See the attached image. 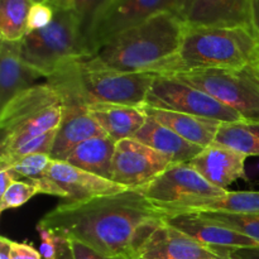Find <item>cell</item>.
I'll return each mask as SVG.
<instances>
[{"label": "cell", "mask_w": 259, "mask_h": 259, "mask_svg": "<svg viewBox=\"0 0 259 259\" xmlns=\"http://www.w3.org/2000/svg\"><path fill=\"white\" fill-rule=\"evenodd\" d=\"M9 240L7 237L0 238V259H12Z\"/></svg>", "instance_id": "cell-39"}, {"label": "cell", "mask_w": 259, "mask_h": 259, "mask_svg": "<svg viewBox=\"0 0 259 259\" xmlns=\"http://www.w3.org/2000/svg\"><path fill=\"white\" fill-rule=\"evenodd\" d=\"M137 259H144V258H137Z\"/></svg>", "instance_id": "cell-42"}, {"label": "cell", "mask_w": 259, "mask_h": 259, "mask_svg": "<svg viewBox=\"0 0 259 259\" xmlns=\"http://www.w3.org/2000/svg\"><path fill=\"white\" fill-rule=\"evenodd\" d=\"M138 258L144 259H227L218 250L201 244L163 223L144 244Z\"/></svg>", "instance_id": "cell-13"}, {"label": "cell", "mask_w": 259, "mask_h": 259, "mask_svg": "<svg viewBox=\"0 0 259 259\" xmlns=\"http://www.w3.org/2000/svg\"><path fill=\"white\" fill-rule=\"evenodd\" d=\"M52 163L53 158L51 154L35 153L23 157L10 167H13L14 171L23 179L35 181V180H42L48 176Z\"/></svg>", "instance_id": "cell-29"}, {"label": "cell", "mask_w": 259, "mask_h": 259, "mask_svg": "<svg viewBox=\"0 0 259 259\" xmlns=\"http://www.w3.org/2000/svg\"><path fill=\"white\" fill-rule=\"evenodd\" d=\"M164 223L215 250L228 249V248L259 247L258 243L250 238L211 220L205 219L197 212L166 215Z\"/></svg>", "instance_id": "cell-12"}, {"label": "cell", "mask_w": 259, "mask_h": 259, "mask_svg": "<svg viewBox=\"0 0 259 259\" xmlns=\"http://www.w3.org/2000/svg\"><path fill=\"white\" fill-rule=\"evenodd\" d=\"M139 190L164 215L196 212L228 192L210 184L190 163L169 164L166 171Z\"/></svg>", "instance_id": "cell-5"}, {"label": "cell", "mask_w": 259, "mask_h": 259, "mask_svg": "<svg viewBox=\"0 0 259 259\" xmlns=\"http://www.w3.org/2000/svg\"><path fill=\"white\" fill-rule=\"evenodd\" d=\"M43 77L22 60V40L0 43V109Z\"/></svg>", "instance_id": "cell-17"}, {"label": "cell", "mask_w": 259, "mask_h": 259, "mask_svg": "<svg viewBox=\"0 0 259 259\" xmlns=\"http://www.w3.org/2000/svg\"><path fill=\"white\" fill-rule=\"evenodd\" d=\"M57 259H75L72 250L70 247V240L67 238L60 235V243H58V255Z\"/></svg>", "instance_id": "cell-37"}, {"label": "cell", "mask_w": 259, "mask_h": 259, "mask_svg": "<svg viewBox=\"0 0 259 259\" xmlns=\"http://www.w3.org/2000/svg\"><path fill=\"white\" fill-rule=\"evenodd\" d=\"M209 94L245 120L259 121V66L207 68L167 75Z\"/></svg>", "instance_id": "cell-7"}, {"label": "cell", "mask_w": 259, "mask_h": 259, "mask_svg": "<svg viewBox=\"0 0 259 259\" xmlns=\"http://www.w3.org/2000/svg\"><path fill=\"white\" fill-rule=\"evenodd\" d=\"M205 219L235 230L259 244V214H234L223 211H199Z\"/></svg>", "instance_id": "cell-27"}, {"label": "cell", "mask_w": 259, "mask_h": 259, "mask_svg": "<svg viewBox=\"0 0 259 259\" xmlns=\"http://www.w3.org/2000/svg\"><path fill=\"white\" fill-rule=\"evenodd\" d=\"M57 104L63 101L48 81L27 89L0 109V138Z\"/></svg>", "instance_id": "cell-14"}, {"label": "cell", "mask_w": 259, "mask_h": 259, "mask_svg": "<svg viewBox=\"0 0 259 259\" xmlns=\"http://www.w3.org/2000/svg\"><path fill=\"white\" fill-rule=\"evenodd\" d=\"M146 106L211 119L220 123L243 120L238 111L209 94L163 75H157L154 78L147 95Z\"/></svg>", "instance_id": "cell-8"}, {"label": "cell", "mask_w": 259, "mask_h": 259, "mask_svg": "<svg viewBox=\"0 0 259 259\" xmlns=\"http://www.w3.org/2000/svg\"><path fill=\"white\" fill-rule=\"evenodd\" d=\"M245 159L233 149L212 143L189 163L210 184L227 190L237 180L245 179Z\"/></svg>", "instance_id": "cell-16"}, {"label": "cell", "mask_w": 259, "mask_h": 259, "mask_svg": "<svg viewBox=\"0 0 259 259\" xmlns=\"http://www.w3.org/2000/svg\"><path fill=\"white\" fill-rule=\"evenodd\" d=\"M194 3L195 0H177V15H179L184 22L186 20L187 15H189Z\"/></svg>", "instance_id": "cell-38"}, {"label": "cell", "mask_w": 259, "mask_h": 259, "mask_svg": "<svg viewBox=\"0 0 259 259\" xmlns=\"http://www.w3.org/2000/svg\"><path fill=\"white\" fill-rule=\"evenodd\" d=\"M185 23L197 27L252 24V0H195Z\"/></svg>", "instance_id": "cell-18"}, {"label": "cell", "mask_w": 259, "mask_h": 259, "mask_svg": "<svg viewBox=\"0 0 259 259\" xmlns=\"http://www.w3.org/2000/svg\"><path fill=\"white\" fill-rule=\"evenodd\" d=\"M156 76L153 72H121L93 56H80L61 65L47 81L60 94L63 104L86 108L96 104L143 108Z\"/></svg>", "instance_id": "cell-2"}, {"label": "cell", "mask_w": 259, "mask_h": 259, "mask_svg": "<svg viewBox=\"0 0 259 259\" xmlns=\"http://www.w3.org/2000/svg\"><path fill=\"white\" fill-rule=\"evenodd\" d=\"M217 250L227 259H259V247L228 248Z\"/></svg>", "instance_id": "cell-35"}, {"label": "cell", "mask_w": 259, "mask_h": 259, "mask_svg": "<svg viewBox=\"0 0 259 259\" xmlns=\"http://www.w3.org/2000/svg\"><path fill=\"white\" fill-rule=\"evenodd\" d=\"M259 63V34L253 25L197 27L185 23L180 50L157 66L156 75L207 68L244 67Z\"/></svg>", "instance_id": "cell-3"}, {"label": "cell", "mask_w": 259, "mask_h": 259, "mask_svg": "<svg viewBox=\"0 0 259 259\" xmlns=\"http://www.w3.org/2000/svg\"><path fill=\"white\" fill-rule=\"evenodd\" d=\"M55 18V9L45 2H34L29 10L27 22V33L46 28Z\"/></svg>", "instance_id": "cell-31"}, {"label": "cell", "mask_w": 259, "mask_h": 259, "mask_svg": "<svg viewBox=\"0 0 259 259\" xmlns=\"http://www.w3.org/2000/svg\"><path fill=\"white\" fill-rule=\"evenodd\" d=\"M48 177L66 194L65 202L85 201L128 190L111 180L83 171L66 161L53 159Z\"/></svg>", "instance_id": "cell-11"}, {"label": "cell", "mask_w": 259, "mask_h": 259, "mask_svg": "<svg viewBox=\"0 0 259 259\" xmlns=\"http://www.w3.org/2000/svg\"><path fill=\"white\" fill-rule=\"evenodd\" d=\"M56 134H57V129H56V131L48 132V133L43 134V136L40 137H37V138L27 142V143H24L23 146L18 147V148L8 152V153L0 154V168L13 166V164L17 161H19L20 158L29 156V154H51L53 143H55Z\"/></svg>", "instance_id": "cell-28"}, {"label": "cell", "mask_w": 259, "mask_h": 259, "mask_svg": "<svg viewBox=\"0 0 259 259\" xmlns=\"http://www.w3.org/2000/svg\"><path fill=\"white\" fill-rule=\"evenodd\" d=\"M199 211L259 214V191H228L224 196L210 202Z\"/></svg>", "instance_id": "cell-26"}, {"label": "cell", "mask_w": 259, "mask_h": 259, "mask_svg": "<svg viewBox=\"0 0 259 259\" xmlns=\"http://www.w3.org/2000/svg\"><path fill=\"white\" fill-rule=\"evenodd\" d=\"M258 167H259V166H258Z\"/></svg>", "instance_id": "cell-45"}, {"label": "cell", "mask_w": 259, "mask_h": 259, "mask_svg": "<svg viewBox=\"0 0 259 259\" xmlns=\"http://www.w3.org/2000/svg\"><path fill=\"white\" fill-rule=\"evenodd\" d=\"M252 24L259 34V0H252Z\"/></svg>", "instance_id": "cell-40"}, {"label": "cell", "mask_w": 259, "mask_h": 259, "mask_svg": "<svg viewBox=\"0 0 259 259\" xmlns=\"http://www.w3.org/2000/svg\"><path fill=\"white\" fill-rule=\"evenodd\" d=\"M164 12L177 14V0H113L99 19L93 33V55L101 43L113 35Z\"/></svg>", "instance_id": "cell-10"}, {"label": "cell", "mask_w": 259, "mask_h": 259, "mask_svg": "<svg viewBox=\"0 0 259 259\" xmlns=\"http://www.w3.org/2000/svg\"><path fill=\"white\" fill-rule=\"evenodd\" d=\"M38 235L40 239L39 253L43 259H57L58 255V243H60V235L56 234L48 228L37 224L35 227Z\"/></svg>", "instance_id": "cell-32"}, {"label": "cell", "mask_w": 259, "mask_h": 259, "mask_svg": "<svg viewBox=\"0 0 259 259\" xmlns=\"http://www.w3.org/2000/svg\"><path fill=\"white\" fill-rule=\"evenodd\" d=\"M184 30L176 13H159L109 38L91 56L121 72H152L179 52Z\"/></svg>", "instance_id": "cell-4"}, {"label": "cell", "mask_w": 259, "mask_h": 259, "mask_svg": "<svg viewBox=\"0 0 259 259\" xmlns=\"http://www.w3.org/2000/svg\"><path fill=\"white\" fill-rule=\"evenodd\" d=\"M104 134L89 108L75 104H63L62 121L57 129L51 157L56 161H66L78 144Z\"/></svg>", "instance_id": "cell-15"}, {"label": "cell", "mask_w": 259, "mask_h": 259, "mask_svg": "<svg viewBox=\"0 0 259 259\" xmlns=\"http://www.w3.org/2000/svg\"><path fill=\"white\" fill-rule=\"evenodd\" d=\"M212 143L227 147L245 157L259 156V121L222 123Z\"/></svg>", "instance_id": "cell-23"}, {"label": "cell", "mask_w": 259, "mask_h": 259, "mask_svg": "<svg viewBox=\"0 0 259 259\" xmlns=\"http://www.w3.org/2000/svg\"><path fill=\"white\" fill-rule=\"evenodd\" d=\"M113 0H66V9L71 10L77 20L81 38L89 56L93 55L91 38L96 24Z\"/></svg>", "instance_id": "cell-25"}, {"label": "cell", "mask_w": 259, "mask_h": 259, "mask_svg": "<svg viewBox=\"0 0 259 259\" xmlns=\"http://www.w3.org/2000/svg\"><path fill=\"white\" fill-rule=\"evenodd\" d=\"M80 56H89L77 20L71 10H55L52 23L27 33L22 39V60L48 78L61 65Z\"/></svg>", "instance_id": "cell-6"}, {"label": "cell", "mask_w": 259, "mask_h": 259, "mask_svg": "<svg viewBox=\"0 0 259 259\" xmlns=\"http://www.w3.org/2000/svg\"><path fill=\"white\" fill-rule=\"evenodd\" d=\"M172 162L134 138L116 142L111 181L126 189H142L166 171Z\"/></svg>", "instance_id": "cell-9"}, {"label": "cell", "mask_w": 259, "mask_h": 259, "mask_svg": "<svg viewBox=\"0 0 259 259\" xmlns=\"http://www.w3.org/2000/svg\"><path fill=\"white\" fill-rule=\"evenodd\" d=\"M116 142L109 136L94 137L78 144L66 162L83 171L111 180V166Z\"/></svg>", "instance_id": "cell-22"}, {"label": "cell", "mask_w": 259, "mask_h": 259, "mask_svg": "<svg viewBox=\"0 0 259 259\" xmlns=\"http://www.w3.org/2000/svg\"><path fill=\"white\" fill-rule=\"evenodd\" d=\"M35 0H0V38L18 42L27 34L29 10Z\"/></svg>", "instance_id": "cell-24"}, {"label": "cell", "mask_w": 259, "mask_h": 259, "mask_svg": "<svg viewBox=\"0 0 259 259\" xmlns=\"http://www.w3.org/2000/svg\"><path fill=\"white\" fill-rule=\"evenodd\" d=\"M35 2H40V0H35Z\"/></svg>", "instance_id": "cell-43"}, {"label": "cell", "mask_w": 259, "mask_h": 259, "mask_svg": "<svg viewBox=\"0 0 259 259\" xmlns=\"http://www.w3.org/2000/svg\"><path fill=\"white\" fill-rule=\"evenodd\" d=\"M38 194L39 189L37 185L30 182L29 180L27 181L17 180L0 196V211L4 212L8 209H18Z\"/></svg>", "instance_id": "cell-30"}, {"label": "cell", "mask_w": 259, "mask_h": 259, "mask_svg": "<svg viewBox=\"0 0 259 259\" xmlns=\"http://www.w3.org/2000/svg\"><path fill=\"white\" fill-rule=\"evenodd\" d=\"M9 247L12 259H43L39 250L28 243L9 240Z\"/></svg>", "instance_id": "cell-34"}, {"label": "cell", "mask_w": 259, "mask_h": 259, "mask_svg": "<svg viewBox=\"0 0 259 259\" xmlns=\"http://www.w3.org/2000/svg\"><path fill=\"white\" fill-rule=\"evenodd\" d=\"M19 175L14 171L13 167H3L0 168V196L8 190V187L14 181L19 180Z\"/></svg>", "instance_id": "cell-36"}, {"label": "cell", "mask_w": 259, "mask_h": 259, "mask_svg": "<svg viewBox=\"0 0 259 259\" xmlns=\"http://www.w3.org/2000/svg\"><path fill=\"white\" fill-rule=\"evenodd\" d=\"M166 215L139 189L56 206L38 222L56 234L75 239L105 255L139 257Z\"/></svg>", "instance_id": "cell-1"}, {"label": "cell", "mask_w": 259, "mask_h": 259, "mask_svg": "<svg viewBox=\"0 0 259 259\" xmlns=\"http://www.w3.org/2000/svg\"><path fill=\"white\" fill-rule=\"evenodd\" d=\"M70 240V247L72 250L73 258L75 259H129L123 255H105L101 253L96 252L95 249L90 248L89 245L83 244V243L78 242L75 239Z\"/></svg>", "instance_id": "cell-33"}, {"label": "cell", "mask_w": 259, "mask_h": 259, "mask_svg": "<svg viewBox=\"0 0 259 259\" xmlns=\"http://www.w3.org/2000/svg\"><path fill=\"white\" fill-rule=\"evenodd\" d=\"M89 111L104 133L115 142L133 138L148 118L143 108L116 104H96L89 106Z\"/></svg>", "instance_id": "cell-20"}, {"label": "cell", "mask_w": 259, "mask_h": 259, "mask_svg": "<svg viewBox=\"0 0 259 259\" xmlns=\"http://www.w3.org/2000/svg\"><path fill=\"white\" fill-rule=\"evenodd\" d=\"M143 109L148 118H152L162 125L167 126L186 141L204 148L212 144L218 129L222 124L220 121L211 120V119L176 113V111L161 110L146 105L143 106Z\"/></svg>", "instance_id": "cell-21"}, {"label": "cell", "mask_w": 259, "mask_h": 259, "mask_svg": "<svg viewBox=\"0 0 259 259\" xmlns=\"http://www.w3.org/2000/svg\"><path fill=\"white\" fill-rule=\"evenodd\" d=\"M40 2H45L47 4H50L51 7H53V9H66V0H40Z\"/></svg>", "instance_id": "cell-41"}, {"label": "cell", "mask_w": 259, "mask_h": 259, "mask_svg": "<svg viewBox=\"0 0 259 259\" xmlns=\"http://www.w3.org/2000/svg\"><path fill=\"white\" fill-rule=\"evenodd\" d=\"M133 138L166 156L172 163H189L204 149V147L186 141L152 118H147Z\"/></svg>", "instance_id": "cell-19"}, {"label": "cell", "mask_w": 259, "mask_h": 259, "mask_svg": "<svg viewBox=\"0 0 259 259\" xmlns=\"http://www.w3.org/2000/svg\"><path fill=\"white\" fill-rule=\"evenodd\" d=\"M258 66H259V63H258Z\"/></svg>", "instance_id": "cell-44"}]
</instances>
